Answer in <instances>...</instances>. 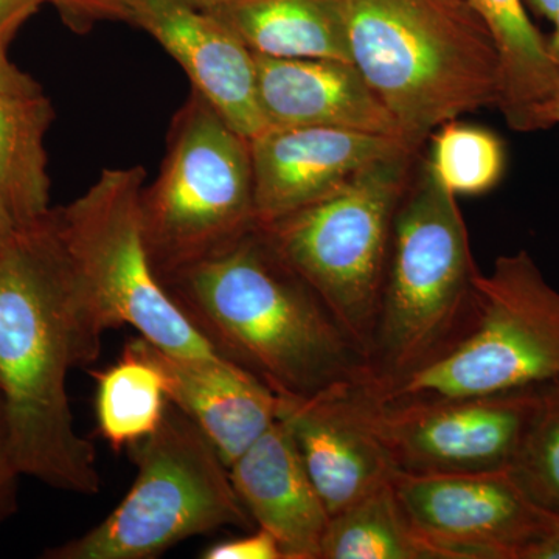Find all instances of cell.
I'll return each instance as SVG.
<instances>
[{"label":"cell","mask_w":559,"mask_h":559,"mask_svg":"<svg viewBox=\"0 0 559 559\" xmlns=\"http://www.w3.org/2000/svg\"><path fill=\"white\" fill-rule=\"evenodd\" d=\"M105 333L53 209L0 246V392L22 476L76 495L100 492L95 448L70 411L68 374L100 358Z\"/></svg>","instance_id":"1"},{"label":"cell","mask_w":559,"mask_h":559,"mask_svg":"<svg viewBox=\"0 0 559 559\" xmlns=\"http://www.w3.org/2000/svg\"><path fill=\"white\" fill-rule=\"evenodd\" d=\"M160 282L219 356L282 399L362 377L358 349L259 227Z\"/></svg>","instance_id":"2"},{"label":"cell","mask_w":559,"mask_h":559,"mask_svg":"<svg viewBox=\"0 0 559 559\" xmlns=\"http://www.w3.org/2000/svg\"><path fill=\"white\" fill-rule=\"evenodd\" d=\"M349 58L421 150L441 124L498 106L500 62L466 0H340Z\"/></svg>","instance_id":"3"},{"label":"cell","mask_w":559,"mask_h":559,"mask_svg":"<svg viewBox=\"0 0 559 559\" xmlns=\"http://www.w3.org/2000/svg\"><path fill=\"white\" fill-rule=\"evenodd\" d=\"M479 267L457 197L419 162L393 221L392 245L362 377L385 382L450 352L477 316Z\"/></svg>","instance_id":"4"},{"label":"cell","mask_w":559,"mask_h":559,"mask_svg":"<svg viewBox=\"0 0 559 559\" xmlns=\"http://www.w3.org/2000/svg\"><path fill=\"white\" fill-rule=\"evenodd\" d=\"M473 326L439 359L385 382L348 388L378 406L499 395L559 380V289L527 250L500 255L477 272Z\"/></svg>","instance_id":"5"},{"label":"cell","mask_w":559,"mask_h":559,"mask_svg":"<svg viewBox=\"0 0 559 559\" xmlns=\"http://www.w3.org/2000/svg\"><path fill=\"white\" fill-rule=\"evenodd\" d=\"M418 151L371 164L342 189L290 215L257 226L290 270L322 300L366 367L393 221Z\"/></svg>","instance_id":"6"},{"label":"cell","mask_w":559,"mask_h":559,"mask_svg":"<svg viewBox=\"0 0 559 559\" xmlns=\"http://www.w3.org/2000/svg\"><path fill=\"white\" fill-rule=\"evenodd\" d=\"M128 452L138 476L116 510L43 558L151 559L193 536L255 525L235 491L229 466L175 404H168L159 428Z\"/></svg>","instance_id":"7"},{"label":"cell","mask_w":559,"mask_h":559,"mask_svg":"<svg viewBox=\"0 0 559 559\" xmlns=\"http://www.w3.org/2000/svg\"><path fill=\"white\" fill-rule=\"evenodd\" d=\"M143 237L159 278L257 227L249 140L197 92L175 114L159 175L142 191Z\"/></svg>","instance_id":"8"},{"label":"cell","mask_w":559,"mask_h":559,"mask_svg":"<svg viewBox=\"0 0 559 559\" xmlns=\"http://www.w3.org/2000/svg\"><path fill=\"white\" fill-rule=\"evenodd\" d=\"M146 173L135 165L108 168L55 221L81 288L103 329L128 325L165 352L223 358L191 325L151 263L140 200Z\"/></svg>","instance_id":"9"},{"label":"cell","mask_w":559,"mask_h":559,"mask_svg":"<svg viewBox=\"0 0 559 559\" xmlns=\"http://www.w3.org/2000/svg\"><path fill=\"white\" fill-rule=\"evenodd\" d=\"M538 388L396 407L360 399L347 384L336 389L399 473L429 476L509 469Z\"/></svg>","instance_id":"10"},{"label":"cell","mask_w":559,"mask_h":559,"mask_svg":"<svg viewBox=\"0 0 559 559\" xmlns=\"http://www.w3.org/2000/svg\"><path fill=\"white\" fill-rule=\"evenodd\" d=\"M393 488L432 559H524L555 521L530 500L509 469L396 473Z\"/></svg>","instance_id":"11"},{"label":"cell","mask_w":559,"mask_h":559,"mask_svg":"<svg viewBox=\"0 0 559 559\" xmlns=\"http://www.w3.org/2000/svg\"><path fill=\"white\" fill-rule=\"evenodd\" d=\"M249 143L257 226L330 197L374 162L418 151L403 139L323 127L267 128Z\"/></svg>","instance_id":"12"},{"label":"cell","mask_w":559,"mask_h":559,"mask_svg":"<svg viewBox=\"0 0 559 559\" xmlns=\"http://www.w3.org/2000/svg\"><path fill=\"white\" fill-rule=\"evenodd\" d=\"M130 24L150 33L179 62L193 91L248 140L267 130L253 51L216 14L186 0H127Z\"/></svg>","instance_id":"13"},{"label":"cell","mask_w":559,"mask_h":559,"mask_svg":"<svg viewBox=\"0 0 559 559\" xmlns=\"http://www.w3.org/2000/svg\"><path fill=\"white\" fill-rule=\"evenodd\" d=\"M130 344L156 367L168 401L207 436L227 466L278 418L282 396L230 360L175 355L143 337Z\"/></svg>","instance_id":"14"},{"label":"cell","mask_w":559,"mask_h":559,"mask_svg":"<svg viewBox=\"0 0 559 559\" xmlns=\"http://www.w3.org/2000/svg\"><path fill=\"white\" fill-rule=\"evenodd\" d=\"M336 388L312 399H283L278 415L288 426L330 516L389 484L399 473Z\"/></svg>","instance_id":"15"},{"label":"cell","mask_w":559,"mask_h":559,"mask_svg":"<svg viewBox=\"0 0 559 559\" xmlns=\"http://www.w3.org/2000/svg\"><path fill=\"white\" fill-rule=\"evenodd\" d=\"M229 471L253 524L274 535L285 559H320L331 516L282 419H275Z\"/></svg>","instance_id":"16"},{"label":"cell","mask_w":559,"mask_h":559,"mask_svg":"<svg viewBox=\"0 0 559 559\" xmlns=\"http://www.w3.org/2000/svg\"><path fill=\"white\" fill-rule=\"evenodd\" d=\"M253 57L267 128H337L403 139L352 62Z\"/></svg>","instance_id":"17"},{"label":"cell","mask_w":559,"mask_h":559,"mask_svg":"<svg viewBox=\"0 0 559 559\" xmlns=\"http://www.w3.org/2000/svg\"><path fill=\"white\" fill-rule=\"evenodd\" d=\"M487 25L498 49V108L511 130H549V108L559 86V69L547 40L530 21L522 0H466Z\"/></svg>","instance_id":"18"},{"label":"cell","mask_w":559,"mask_h":559,"mask_svg":"<svg viewBox=\"0 0 559 559\" xmlns=\"http://www.w3.org/2000/svg\"><path fill=\"white\" fill-rule=\"evenodd\" d=\"M253 53L352 62L340 0H234L210 11Z\"/></svg>","instance_id":"19"},{"label":"cell","mask_w":559,"mask_h":559,"mask_svg":"<svg viewBox=\"0 0 559 559\" xmlns=\"http://www.w3.org/2000/svg\"><path fill=\"white\" fill-rule=\"evenodd\" d=\"M55 109L44 92L0 91V204L20 227L49 216L50 178L46 135Z\"/></svg>","instance_id":"20"},{"label":"cell","mask_w":559,"mask_h":559,"mask_svg":"<svg viewBox=\"0 0 559 559\" xmlns=\"http://www.w3.org/2000/svg\"><path fill=\"white\" fill-rule=\"evenodd\" d=\"M91 374L97 381L98 432L109 447L128 450L159 428L170 404L164 381L130 341L116 364Z\"/></svg>","instance_id":"21"},{"label":"cell","mask_w":559,"mask_h":559,"mask_svg":"<svg viewBox=\"0 0 559 559\" xmlns=\"http://www.w3.org/2000/svg\"><path fill=\"white\" fill-rule=\"evenodd\" d=\"M320 559H432L411 527L393 480L330 518Z\"/></svg>","instance_id":"22"},{"label":"cell","mask_w":559,"mask_h":559,"mask_svg":"<svg viewBox=\"0 0 559 559\" xmlns=\"http://www.w3.org/2000/svg\"><path fill=\"white\" fill-rule=\"evenodd\" d=\"M428 162L444 189L477 197L495 189L506 171V148L495 132L451 120L430 135Z\"/></svg>","instance_id":"23"},{"label":"cell","mask_w":559,"mask_h":559,"mask_svg":"<svg viewBox=\"0 0 559 559\" xmlns=\"http://www.w3.org/2000/svg\"><path fill=\"white\" fill-rule=\"evenodd\" d=\"M509 473L536 507L559 520V380L539 385Z\"/></svg>","instance_id":"24"},{"label":"cell","mask_w":559,"mask_h":559,"mask_svg":"<svg viewBox=\"0 0 559 559\" xmlns=\"http://www.w3.org/2000/svg\"><path fill=\"white\" fill-rule=\"evenodd\" d=\"M66 27L86 35L102 22H131L127 0H46Z\"/></svg>","instance_id":"25"},{"label":"cell","mask_w":559,"mask_h":559,"mask_svg":"<svg viewBox=\"0 0 559 559\" xmlns=\"http://www.w3.org/2000/svg\"><path fill=\"white\" fill-rule=\"evenodd\" d=\"M22 473L14 457L9 418H7L5 401L0 392V525L16 514L17 487Z\"/></svg>","instance_id":"26"},{"label":"cell","mask_w":559,"mask_h":559,"mask_svg":"<svg viewBox=\"0 0 559 559\" xmlns=\"http://www.w3.org/2000/svg\"><path fill=\"white\" fill-rule=\"evenodd\" d=\"M204 559H285L278 540L267 530L257 527L249 535L223 540L201 555Z\"/></svg>","instance_id":"27"},{"label":"cell","mask_w":559,"mask_h":559,"mask_svg":"<svg viewBox=\"0 0 559 559\" xmlns=\"http://www.w3.org/2000/svg\"><path fill=\"white\" fill-rule=\"evenodd\" d=\"M46 0H0V47L9 50L11 40Z\"/></svg>","instance_id":"28"},{"label":"cell","mask_w":559,"mask_h":559,"mask_svg":"<svg viewBox=\"0 0 559 559\" xmlns=\"http://www.w3.org/2000/svg\"><path fill=\"white\" fill-rule=\"evenodd\" d=\"M0 91L20 95H35L43 92L38 81L14 66L2 47H0Z\"/></svg>","instance_id":"29"},{"label":"cell","mask_w":559,"mask_h":559,"mask_svg":"<svg viewBox=\"0 0 559 559\" xmlns=\"http://www.w3.org/2000/svg\"><path fill=\"white\" fill-rule=\"evenodd\" d=\"M524 559H559V520H555L546 535L530 547Z\"/></svg>","instance_id":"30"},{"label":"cell","mask_w":559,"mask_h":559,"mask_svg":"<svg viewBox=\"0 0 559 559\" xmlns=\"http://www.w3.org/2000/svg\"><path fill=\"white\" fill-rule=\"evenodd\" d=\"M527 2L536 13L546 20L554 21L559 13V0H527Z\"/></svg>","instance_id":"31"},{"label":"cell","mask_w":559,"mask_h":559,"mask_svg":"<svg viewBox=\"0 0 559 559\" xmlns=\"http://www.w3.org/2000/svg\"><path fill=\"white\" fill-rule=\"evenodd\" d=\"M16 229V224L13 223V219H11L7 210L3 209L2 204H0V246L9 240Z\"/></svg>","instance_id":"32"},{"label":"cell","mask_w":559,"mask_h":559,"mask_svg":"<svg viewBox=\"0 0 559 559\" xmlns=\"http://www.w3.org/2000/svg\"><path fill=\"white\" fill-rule=\"evenodd\" d=\"M555 24V31L551 33V36L547 40V51H549L551 61L555 62V66L559 69V13L555 16V20L551 21Z\"/></svg>","instance_id":"33"},{"label":"cell","mask_w":559,"mask_h":559,"mask_svg":"<svg viewBox=\"0 0 559 559\" xmlns=\"http://www.w3.org/2000/svg\"><path fill=\"white\" fill-rule=\"evenodd\" d=\"M186 2L197 7V9L212 11L219 9V7L227 5V3L234 2V0H186Z\"/></svg>","instance_id":"34"},{"label":"cell","mask_w":559,"mask_h":559,"mask_svg":"<svg viewBox=\"0 0 559 559\" xmlns=\"http://www.w3.org/2000/svg\"><path fill=\"white\" fill-rule=\"evenodd\" d=\"M549 124L550 128L555 124H559V86L557 94H555L554 100L550 103L549 108Z\"/></svg>","instance_id":"35"}]
</instances>
